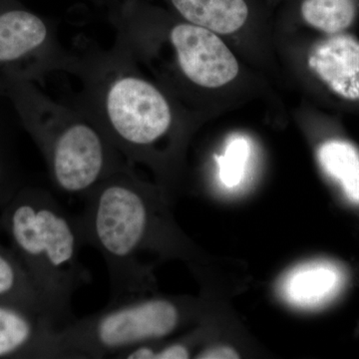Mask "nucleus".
<instances>
[{"label":"nucleus","instance_id":"1","mask_svg":"<svg viewBox=\"0 0 359 359\" xmlns=\"http://www.w3.org/2000/svg\"><path fill=\"white\" fill-rule=\"evenodd\" d=\"M70 74L79 78L76 106L102 130L125 160L153 164L158 145L173 129V107L144 76L138 61L116 37L112 48L76 54Z\"/></svg>","mask_w":359,"mask_h":359},{"label":"nucleus","instance_id":"2","mask_svg":"<svg viewBox=\"0 0 359 359\" xmlns=\"http://www.w3.org/2000/svg\"><path fill=\"white\" fill-rule=\"evenodd\" d=\"M126 164L101 182L75 216L83 245L98 250L107 266L110 301L144 297L150 289L145 256L158 245L160 222L154 195Z\"/></svg>","mask_w":359,"mask_h":359},{"label":"nucleus","instance_id":"3","mask_svg":"<svg viewBox=\"0 0 359 359\" xmlns=\"http://www.w3.org/2000/svg\"><path fill=\"white\" fill-rule=\"evenodd\" d=\"M9 226L14 244L32 266L36 292L58 330L75 320L73 295L90 283L80 261L82 243L76 218L55 196L39 192L13 208Z\"/></svg>","mask_w":359,"mask_h":359},{"label":"nucleus","instance_id":"4","mask_svg":"<svg viewBox=\"0 0 359 359\" xmlns=\"http://www.w3.org/2000/svg\"><path fill=\"white\" fill-rule=\"evenodd\" d=\"M32 106L35 131L59 193L84 200L129 164L98 125L75 106L39 95Z\"/></svg>","mask_w":359,"mask_h":359},{"label":"nucleus","instance_id":"5","mask_svg":"<svg viewBox=\"0 0 359 359\" xmlns=\"http://www.w3.org/2000/svg\"><path fill=\"white\" fill-rule=\"evenodd\" d=\"M181 316L179 306L170 299L133 297L75 318L59 334L70 358H118L134 347L171 334Z\"/></svg>","mask_w":359,"mask_h":359},{"label":"nucleus","instance_id":"6","mask_svg":"<svg viewBox=\"0 0 359 359\" xmlns=\"http://www.w3.org/2000/svg\"><path fill=\"white\" fill-rule=\"evenodd\" d=\"M166 32L175 65L189 83L198 88L217 89L238 76L237 58L217 33L181 18Z\"/></svg>","mask_w":359,"mask_h":359},{"label":"nucleus","instance_id":"7","mask_svg":"<svg viewBox=\"0 0 359 359\" xmlns=\"http://www.w3.org/2000/svg\"><path fill=\"white\" fill-rule=\"evenodd\" d=\"M41 53L70 73L76 54L65 50L55 29L36 14L14 9L0 14V63H11Z\"/></svg>","mask_w":359,"mask_h":359},{"label":"nucleus","instance_id":"8","mask_svg":"<svg viewBox=\"0 0 359 359\" xmlns=\"http://www.w3.org/2000/svg\"><path fill=\"white\" fill-rule=\"evenodd\" d=\"M314 74L346 100L359 101V41L344 34L332 35L316 45L309 57Z\"/></svg>","mask_w":359,"mask_h":359},{"label":"nucleus","instance_id":"9","mask_svg":"<svg viewBox=\"0 0 359 359\" xmlns=\"http://www.w3.org/2000/svg\"><path fill=\"white\" fill-rule=\"evenodd\" d=\"M344 271L327 261L311 262L292 269L280 283V294L292 306L316 309L332 301L344 285Z\"/></svg>","mask_w":359,"mask_h":359},{"label":"nucleus","instance_id":"10","mask_svg":"<svg viewBox=\"0 0 359 359\" xmlns=\"http://www.w3.org/2000/svg\"><path fill=\"white\" fill-rule=\"evenodd\" d=\"M175 15L217 34L242 29L252 15V0H165Z\"/></svg>","mask_w":359,"mask_h":359},{"label":"nucleus","instance_id":"11","mask_svg":"<svg viewBox=\"0 0 359 359\" xmlns=\"http://www.w3.org/2000/svg\"><path fill=\"white\" fill-rule=\"evenodd\" d=\"M33 340L54 346L60 351L65 358H70L58 328L49 325L36 328L22 313L0 306V356L16 353L32 344Z\"/></svg>","mask_w":359,"mask_h":359},{"label":"nucleus","instance_id":"12","mask_svg":"<svg viewBox=\"0 0 359 359\" xmlns=\"http://www.w3.org/2000/svg\"><path fill=\"white\" fill-rule=\"evenodd\" d=\"M299 18L318 32L335 35L353 25L358 0H294Z\"/></svg>","mask_w":359,"mask_h":359},{"label":"nucleus","instance_id":"13","mask_svg":"<svg viewBox=\"0 0 359 359\" xmlns=\"http://www.w3.org/2000/svg\"><path fill=\"white\" fill-rule=\"evenodd\" d=\"M318 161L325 173L337 182L349 201L359 204V153L351 144L325 142L318 149Z\"/></svg>","mask_w":359,"mask_h":359},{"label":"nucleus","instance_id":"14","mask_svg":"<svg viewBox=\"0 0 359 359\" xmlns=\"http://www.w3.org/2000/svg\"><path fill=\"white\" fill-rule=\"evenodd\" d=\"M250 151V141L244 136H233L228 141L224 152L216 158L222 186L231 190L244 182Z\"/></svg>","mask_w":359,"mask_h":359},{"label":"nucleus","instance_id":"15","mask_svg":"<svg viewBox=\"0 0 359 359\" xmlns=\"http://www.w3.org/2000/svg\"><path fill=\"white\" fill-rule=\"evenodd\" d=\"M18 283V273L8 259L0 254V295L13 292Z\"/></svg>","mask_w":359,"mask_h":359},{"label":"nucleus","instance_id":"16","mask_svg":"<svg viewBox=\"0 0 359 359\" xmlns=\"http://www.w3.org/2000/svg\"><path fill=\"white\" fill-rule=\"evenodd\" d=\"M200 359H229L238 358V354L233 348L226 346L212 347L198 354Z\"/></svg>","mask_w":359,"mask_h":359},{"label":"nucleus","instance_id":"17","mask_svg":"<svg viewBox=\"0 0 359 359\" xmlns=\"http://www.w3.org/2000/svg\"><path fill=\"white\" fill-rule=\"evenodd\" d=\"M1 172H2L1 166H0V177H1Z\"/></svg>","mask_w":359,"mask_h":359}]
</instances>
